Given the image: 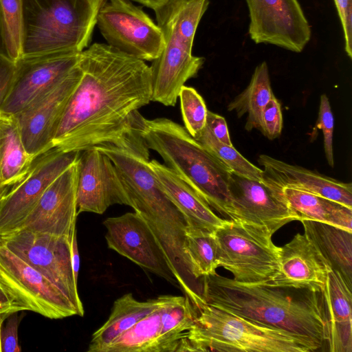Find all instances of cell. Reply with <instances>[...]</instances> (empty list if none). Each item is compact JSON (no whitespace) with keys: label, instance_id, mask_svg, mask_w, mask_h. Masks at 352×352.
<instances>
[{"label":"cell","instance_id":"6da1fadb","mask_svg":"<svg viewBox=\"0 0 352 352\" xmlns=\"http://www.w3.org/2000/svg\"><path fill=\"white\" fill-rule=\"evenodd\" d=\"M80 78L64 110L52 146L81 152L113 144L148 155L135 130L138 109L152 98L151 67L108 44L80 52Z\"/></svg>","mask_w":352,"mask_h":352},{"label":"cell","instance_id":"7a4b0ae2","mask_svg":"<svg viewBox=\"0 0 352 352\" xmlns=\"http://www.w3.org/2000/svg\"><path fill=\"white\" fill-rule=\"evenodd\" d=\"M205 303L250 321L283 330L320 349L328 329L322 292L242 283L217 273L201 278Z\"/></svg>","mask_w":352,"mask_h":352},{"label":"cell","instance_id":"3957f363","mask_svg":"<svg viewBox=\"0 0 352 352\" xmlns=\"http://www.w3.org/2000/svg\"><path fill=\"white\" fill-rule=\"evenodd\" d=\"M135 130L148 149L178 175L212 208L234 221L229 191L232 171L185 127L167 118L148 120L139 115Z\"/></svg>","mask_w":352,"mask_h":352},{"label":"cell","instance_id":"277c9868","mask_svg":"<svg viewBox=\"0 0 352 352\" xmlns=\"http://www.w3.org/2000/svg\"><path fill=\"white\" fill-rule=\"evenodd\" d=\"M210 0H170L155 11L164 47L150 67L151 101L175 106L185 82L197 76L204 58L192 55L199 23Z\"/></svg>","mask_w":352,"mask_h":352},{"label":"cell","instance_id":"5b68a950","mask_svg":"<svg viewBox=\"0 0 352 352\" xmlns=\"http://www.w3.org/2000/svg\"><path fill=\"white\" fill-rule=\"evenodd\" d=\"M104 0H22L21 56L81 52Z\"/></svg>","mask_w":352,"mask_h":352},{"label":"cell","instance_id":"8992f818","mask_svg":"<svg viewBox=\"0 0 352 352\" xmlns=\"http://www.w3.org/2000/svg\"><path fill=\"white\" fill-rule=\"evenodd\" d=\"M317 346L287 331L247 320L208 304L197 310L178 351L313 352Z\"/></svg>","mask_w":352,"mask_h":352},{"label":"cell","instance_id":"52a82bcc","mask_svg":"<svg viewBox=\"0 0 352 352\" xmlns=\"http://www.w3.org/2000/svg\"><path fill=\"white\" fill-rule=\"evenodd\" d=\"M115 165L129 206L147 222L162 248L171 250L184 241L185 218L162 189L148 165V157L113 144L94 146Z\"/></svg>","mask_w":352,"mask_h":352},{"label":"cell","instance_id":"ba28073f","mask_svg":"<svg viewBox=\"0 0 352 352\" xmlns=\"http://www.w3.org/2000/svg\"><path fill=\"white\" fill-rule=\"evenodd\" d=\"M213 232L218 266L230 272L234 280L267 283L277 273L279 247L267 228L229 220Z\"/></svg>","mask_w":352,"mask_h":352},{"label":"cell","instance_id":"9c48e42d","mask_svg":"<svg viewBox=\"0 0 352 352\" xmlns=\"http://www.w3.org/2000/svg\"><path fill=\"white\" fill-rule=\"evenodd\" d=\"M0 239L14 254L53 283L74 305L80 316H84L78 281L72 266V239L21 229L0 236Z\"/></svg>","mask_w":352,"mask_h":352},{"label":"cell","instance_id":"30bf717a","mask_svg":"<svg viewBox=\"0 0 352 352\" xmlns=\"http://www.w3.org/2000/svg\"><path fill=\"white\" fill-rule=\"evenodd\" d=\"M109 45L142 60H154L164 47L161 30L129 0H104L96 17Z\"/></svg>","mask_w":352,"mask_h":352},{"label":"cell","instance_id":"8fae6325","mask_svg":"<svg viewBox=\"0 0 352 352\" xmlns=\"http://www.w3.org/2000/svg\"><path fill=\"white\" fill-rule=\"evenodd\" d=\"M80 153L53 147L33 160L25 176L0 201V236L20 228L48 186L78 160Z\"/></svg>","mask_w":352,"mask_h":352},{"label":"cell","instance_id":"7c38bea8","mask_svg":"<svg viewBox=\"0 0 352 352\" xmlns=\"http://www.w3.org/2000/svg\"><path fill=\"white\" fill-rule=\"evenodd\" d=\"M0 281L28 311L50 319L80 316L53 283L10 251L1 239Z\"/></svg>","mask_w":352,"mask_h":352},{"label":"cell","instance_id":"4fadbf2b","mask_svg":"<svg viewBox=\"0 0 352 352\" xmlns=\"http://www.w3.org/2000/svg\"><path fill=\"white\" fill-rule=\"evenodd\" d=\"M249 11L248 32L257 44H271L299 53L311 30L298 0H245Z\"/></svg>","mask_w":352,"mask_h":352},{"label":"cell","instance_id":"5bb4252c","mask_svg":"<svg viewBox=\"0 0 352 352\" xmlns=\"http://www.w3.org/2000/svg\"><path fill=\"white\" fill-rule=\"evenodd\" d=\"M80 52L21 56L0 112L14 116L65 79L78 65Z\"/></svg>","mask_w":352,"mask_h":352},{"label":"cell","instance_id":"9a60e30c","mask_svg":"<svg viewBox=\"0 0 352 352\" xmlns=\"http://www.w3.org/2000/svg\"><path fill=\"white\" fill-rule=\"evenodd\" d=\"M103 225L109 248L178 286L160 241L142 216L126 212L106 219Z\"/></svg>","mask_w":352,"mask_h":352},{"label":"cell","instance_id":"2e32d148","mask_svg":"<svg viewBox=\"0 0 352 352\" xmlns=\"http://www.w3.org/2000/svg\"><path fill=\"white\" fill-rule=\"evenodd\" d=\"M80 76L78 64L60 83L14 116L24 146L32 159L53 148L64 110Z\"/></svg>","mask_w":352,"mask_h":352},{"label":"cell","instance_id":"e0dca14e","mask_svg":"<svg viewBox=\"0 0 352 352\" xmlns=\"http://www.w3.org/2000/svg\"><path fill=\"white\" fill-rule=\"evenodd\" d=\"M76 206L84 212L103 214L113 204L129 206L127 194L111 159L91 147L80 152L77 160Z\"/></svg>","mask_w":352,"mask_h":352},{"label":"cell","instance_id":"ac0fdd59","mask_svg":"<svg viewBox=\"0 0 352 352\" xmlns=\"http://www.w3.org/2000/svg\"><path fill=\"white\" fill-rule=\"evenodd\" d=\"M77 173L76 161L48 186L17 230L45 232L72 239L76 232Z\"/></svg>","mask_w":352,"mask_h":352},{"label":"cell","instance_id":"d6986e66","mask_svg":"<svg viewBox=\"0 0 352 352\" xmlns=\"http://www.w3.org/2000/svg\"><path fill=\"white\" fill-rule=\"evenodd\" d=\"M229 191L234 221L263 226L274 234L297 220L284 199L263 181L232 173Z\"/></svg>","mask_w":352,"mask_h":352},{"label":"cell","instance_id":"ffe728a7","mask_svg":"<svg viewBox=\"0 0 352 352\" xmlns=\"http://www.w3.org/2000/svg\"><path fill=\"white\" fill-rule=\"evenodd\" d=\"M331 270L306 234L298 233L279 247L278 270L265 284L322 292Z\"/></svg>","mask_w":352,"mask_h":352},{"label":"cell","instance_id":"44dd1931","mask_svg":"<svg viewBox=\"0 0 352 352\" xmlns=\"http://www.w3.org/2000/svg\"><path fill=\"white\" fill-rule=\"evenodd\" d=\"M258 162L263 168L262 181L270 187L307 192L352 208L351 183H344L267 155H261Z\"/></svg>","mask_w":352,"mask_h":352},{"label":"cell","instance_id":"7402d4cb","mask_svg":"<svg viewBox=\"0 0 352 352\" xmlns=\"http://www.w3.org/2000/svg\"><path fill=\"white\" fill-rule=\"evenodd\" d=\"M162 189L180 211L187 225L214 232L229 220L217 216L212 208L178 175L156 160L148 161Z\"/></svg>","mask_w":352,"mask_h":352},{"label":"cell","instance_id":"603a6c76","mask_svg":"<svg viewBox=\"0 0 352 352\" xmlns=\"http://www.w3.org/2000/svg\"><path fill=\"white\" fill-rule=\"evenodd\" d=\"M327 321L329 351L352 352L351 287L331 270L322 290Z\"/></svg>","mask_w":352,"mask_h":352},{"label":"cell","instance_id":"cb8c5ba5","mask_svg":"<svg viewBox=\"0 0 352 352\" xmlns=\"http://www.w3.org/2000/svg\"><path fill=\"white\" fill-rule=\"evenodd\" d=\"M171 297V295H163L146 301H139L133 294L127 293L116 299L107 320L93 333L87 351L102 352L116 338L166 304Z\"/></svg>","mask_w":352,"mask_h":352},{"label":"cell","instance_id":"d4e9b609","mask_svg":"<svg viewBox=\"0 0 352 352\" xmlns=\"http://www.w3.org/2000/svg\"><path fill=\"white\" fill-rule=\"evenodd\" d=\"M304 233L315 245L331 270L338 271L352 287L351 232L326 223L300 221Z\"/></svg>","mask_w":352,"mask_h":352},{"label":"cell","instance_id":"484cf974","mask_svg":"<svg viewBox=\"0 0 352 352\" xmlns=\"http://www.w3.org/2000/svg\"><path fill=\"white\" fill-rule=\"evenodd\" d=\"M270 188L284 199L296 214L297 221H320L351 232L352 208L307 192L289 188Z\"/></svg>","mask_w":352,"mask_h":352},{"label":"cell","instance_id":"4316f807","mask_svg":"<svg viewBox=\"0 0 352 352\" xmlns=\"http://www.w3.org/2000/svg\"><path fill=\"white\" fill-rule=\"evenodd\" d=\"M34 160L26 151L15 117L0 112V184L10 189L25 176Z\"/></svg>","mask_w":352,"mask_h":352},{"label":"cell","instance_id":"83f0119b","mask_svg":"<svg viewBox=\"0 0 352 352\" xmlns=\"http://www.w3.org/2000/svg\"><path fill=\"white\" fill-rule=\"evenodd\" d=\"M273 96L268 66L263 61L256 66L248 86L230 102L228 109L235 111L239 118L247 114V131H261L262 112Z\"/></svg>","mask_w":352,"mask_h":352},{"label":"cell","instance_id":"f1b7e54d","mask_svg":"<svg viewBox=\"0 0 352 352\" xmlns=\"http://www.w3.org/2000/svg\"><path fill=\"white\" fill-rule=\"evenodd\" d=\"M197 311L186 296H174L161 318L160 352L177 351L181 340L192 327Z\"/></svg>","mask_w":352,"mask_h":352},{"label":"cell","instance_id":"f546056e","mask_svg":"<svg viewBox=\"0 0 352 352\" xmlns=\"http://www.w3.org/2000/svg\"><path fill=\"white\" fill-rule=\"evenodd\" d=\"M169 301L145 316L109 344L102 352H160L161 318Z\"/></svg>","mask_w":352,"mask_h":352},{"label":"cell","instance_id":"4dcf8cb0","mask_svg":"<svg viewBox=\"0 0 352 352\" xmlns=\"http://www.w3.org/2000/svg\"><path fill=\"white\" fill-rule=\"evenodd\" d=\"M184 250L195 279L201 280L202 277L217 273V245L213 232L187 225Z\"/></svg>","mask_w":352,"mask_h":352},{"label":"cell","instance_id":"1f68e13d","mask_svg":"<svg viewBox=\"0 0 352 352\" xmlns=\"http://www.w3.org/2000/svg\"><path fill=\"white\" fill-rule=\"evenodd\" d=\"M196 140L226 164L233 173L248 179L262 181V169L246 160L233 146L219 141L207 126Z\"/></svg>","mask_w":352,"mask_h":352},{"label":"cell","instance_id":"d6a6232c","mask_svg":"<svg viewBox=\"0 0 352 352\" xmlns=\"http://www.w3.org/2000/svg\"><path fill=\"white\" fill-rule=\"evenodd\" d=\"M0 16L6 56L16 61L21 56L22 0H0Z\"/></svg>","mask_w":352,"mask_h":352},{"label":"cell","instance_id":"836d02e7","mask_svg":"<svg viewBox=\"0 0 352 352\" xmlns=\"http://www.w3.org/2000/svg\"><path fill=\"white\" fill-rule=\"evenodd\" d=\"M185 129L195 139L206 126L208 109L203 98L192 87L184 85L179 94Z\"/></svg>","mask_w":352,"mask_h":352},{"label":"cell","instance_id":"e575fe53","mask_svg":"<svg viewBox=\"0 0 352 352\" xmlns=\"http://www.w3.org/2000/svg\"><path fill=\"white\" fill-rule=\"evenodd\" d=\"M333 124L334 118L329 100L325 94H322L320 97L316 126L322 131L324 153L327 162L331 168L334 166L333 153Z\"/></svg>","mask_w":352,"mask_h":352},{"label":"cell","instance_id":"d590c367","mask_svg":"<svg viewBox=\"0 0 352 352\" xmlns=\"http://www.w3.org/2000/svg\"><path fill=\"white\" fill-rule=\"evenodd\" d=\"M261 131L270 140L278 138L282 131L283 116L280 104L273 96L265 105L261 115Z\"/></svg>","mask_w":352,"mask_h":352},{"label":"cell","instance_id":"8d00e7d4","mask_svg":"<svg viewBox=\"0 0 352 352\" xmlns=\"http://www.w3.org/2000/svg\"><path fill=\"white\" fill-rule=\"evenodd\" d=\"M19 311L10 314L1 331V352H19L18 327L21 320Z\"/></svg>","mask_w":352,"mask_h":352},{"label":"cell","instance_id":"74e56055","mask_svg":"<svg viewBox=\"0 0 352 352\" xmlns=\"http://www.w3.org/2000/svg\"><path fill=\"white\" fill-rule=\"evenodd\" d=\"M342 25L344 50L347 56L352 58V0H333Z\"/></svg>","mask_w":352,"mask_h":352},{"label":"cell","instance_id":"f35d334b","mask_svg":"<svg viewBox=\"0 0 352 352\" xmlns=\"http://www.w3.org/2000/svg\"><path fill=\"white\" fill-rule=\"evenodd\" d=\"M15 61L0 53V111L13 82Z\"/></svg>","mask_w":352,"mask_h":352},{"label":"cell","instance_id":"ab89813d","mask_svg":"<svg viewBox=\"0 0 352 352\" xmlns=\"http://www.w3.org/2000/svg\"><path fill=\"white\" fill-rule=\"evenodd\" d=\"M206 126L219 141L229 146H232L228 125L223 117L208 111Z\"/></svg>","mask_w":352,"mask_h":352},{"label":"cell","instance_id":"60d3db41","mask_svg":"<svg viewBox=\"0 0 352 352\" xmlns=\"http://www.w3.org/2000/svg\"><path fill=\"white\" fill-rule=\"evenodd\" d=\"M25 310H26V308L16 299L0 281V314H10Z\"/></svg>","mask_w":352,"mask_h":352},{"label":"cell","instance_id":"b9f144b4","mask_svg":"<svg viewBox=\"0 0 352 352\" xmlns=\"http://www.w3.org/2000/svg\"><path fill=\"white\" fill-rule=\"evenodd\" d=\"M71 261L74 277L78 281L80 268V256L77 244L76 232L74 234L71 245Z\"/></svg>","mask_w":352,"mask_h":352},{"label":"cell","instance_id":"7bdbcfd3","mask_svg":"<svg viewBox=\"0 0 352 352\" xmlns=\"http://www.w3.org/2000/svg\"><path fill=\"white\" fill-rule=\"evenodd\" d=\"M144 6H146L154 11L165 6L170 0H133Z\"/></svg>","mask_w":352,"mask_h":352},{"label":"cell","instance_id":"ee69618b","mask_svg":"<svg viewBox=\"0 0 352 352\" xmlns=\"http://www.w3.org/2000/svg\"><path fill=\"white\" fill-rule=\"evenodd\" d=\"M12 313L10 314H0V352H1V331L3 326V323L7 317Z\"/></svg>","mask_w":352,"mask_h":352},{"label":"cell","instance_id":"f6af8a7d","mask_svg":"<svg viewBox=\"0 0 352 352\" xmlns=\"http://www.w3.org/2000/svg\"><path fill=\"white\" fill-rule=\"evenodd\" d=\"M0 53L6 56L4 43H3V37H2L1 16H0Z\"/></svg>","mask_w":352,"mask_h":352},{"label":"cell","instance_id":"bcb514c9","mask_svg":"<svg viewBox=\"0 0 352 352\" xmlns=\"http://www.w3.org/2000/svg\"><path fill=\"white\" fill-rule=\"evenodd\" d=\"M8 190L9 188L3 187L0 184V201L2 199V198L6 194V192L8 191Z\"/></svg>","mask_w":352,"mask_h":352}]
</instances>
